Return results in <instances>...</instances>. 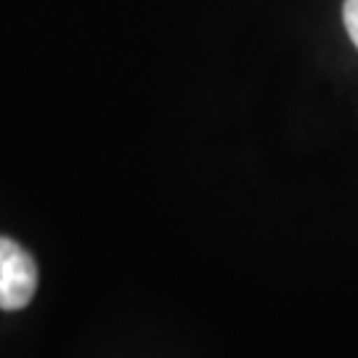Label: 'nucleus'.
Instances as JSON below:
<instances>
[{"mask_svg":"<svg viewBox=\"0 0 358 358\" xmlns=\"http://www.w3.org/2000/svg\"><path fill=\"white\" fill-rule=\"evenodd\" d=\"M38 289V266L22 244L0 236V308L19 310Z\"/></svg>","mask_w":358,"mask_h":358,"instance_id":"nucleus-1","label":"nucleus"},{"mask_svg":"<svg viewBox=\"0 0 358 358\" xmlns=\"http://www.w3.org/2000/svg\"><path fill=\"white\" fill-rule=\"evenodd\" d=\"M343 19H345V29L350 40L356 43L358 48V0H345V6H343Z\"/></svg>","mask_w":358,"mask_h":358,"instance_id":"nucleus-2","label":"nucleus"}]
</instances>
